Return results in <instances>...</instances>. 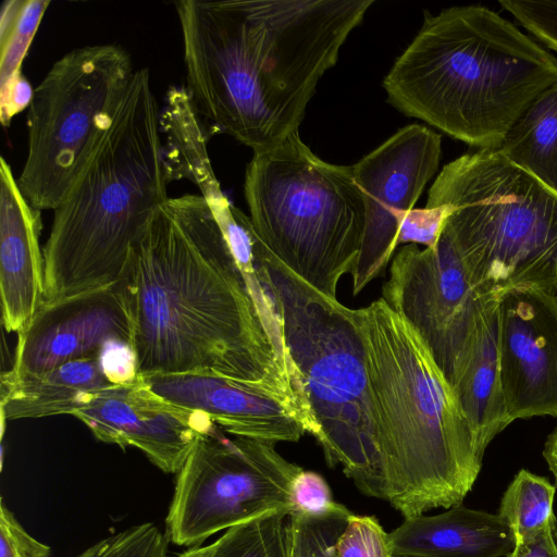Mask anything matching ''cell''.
Wrapping results in <instances>:
<instances>
[{"instance_id":"e575fe53","label":"cell","mask_w":557,"mask_h":557,"mask_svg":"<svg viewBox=\"0 0 557 557\" xmlns=\"http://www.w3.org/2000/svg\"><path fill=\"white\" fill-rule=\"evenodd\" d=\"M544 459L554 475L555 486L557 487V426L547 437L544 449Z\"/></svg>"},{"instance_id":"d590c367","label":"cell","mask_w":557,"mask_h":557,"mask_svg":"<svg viewBox=\"0 0 557 557\" xmlns=\"http://www.w3.org/2000/svg\"><path fill=\"white\" fill-rule=\"evenodd\" d=\"M212 550V544L207 546H194L178 554L175 557H209Z\"/></svg>"},{"instance_id":"1f68e13d","label":"cell","mask_w":557,"mask_h":557,"mask_svg":"<svg viewBox=\"0 0 557 557\" xmlns=\"http://www.w3.org/2000/svg\"><path fill=\"white\" fill-rule=\"evenodd\" d=\"M34 90L22 72L0 86V116L3 126H9L14 115L29 108Z\"/></svg>"},{"instance_id":"836d02e7","label":"cell","mask_w":557,"mask_h":557,"mask_svg":"<svg viewBox=\"0 0 557 557\" xmlns=\"http://www.w3.org/2000/svg\"><path fill=\"white\" fill-rule=\"evenodd\" d=\"M26 0H7L1 8L0 44L14 28Z\"/></svg>"},{"instance_id":"8992f818","label":"cell","mask_w":557,"mask_h":557,"mask_svg":"<svg viewBox=\"0 0 557 557\" xmlns=\"http://www.w3.org/2000/svg\"><path fill=\"white\" fill-rule=\"evenodd\" d=\"M257 275L271 296L286 347L297 366L317 441L331 467L341 466L366 496L383 499L372 401L356 309L310 286L258 237Z\"/></svg>"},{"instance_id":"7a4b0ae2","label":"cell","mask_w":557,"mask_h":557,"mask_svg":"<svg viewBox=\"0 0 557 557\" xmlns=\"http://www.w3.org/2000/svg\"><path fill=\"white\" fill-rule=\"evenodd\" d=\"M374 0H182L186 90L213 133L253 152L298 132Z\"/></svg>"},{"instance_id":"6da1fadb","label":"cell","mask_w":557,"mask_h":557,"mask_svg":"<svg viewBox=\"0 0 557 557\" xmlns=\"http://www.w3.org/2000/svg\"><path fill=\"white\" fill-rule=\"evenodd\" d=\"M116 284L138 376L212 373L249 383L317 433L274 302L256 267L243 273L201 195L169 198L158 209Z\"/></svg>"},{"instance_id":"d4e9b609","label":"cell","mask_w":557,"mask_h":557,"mask_svg":"<svg viewBox=\"0 0 557 557\" xmlns=\"http://www.w3.org/2000/svg\"><path fill=\"white\" fill-rule=\"evenodd\" d=\"M352 512L336 505L320 515L293 510L288 515V557H332L334 546Z\"/></svg>"},{"instance_id":"e0dca14e","label":"cell","mask_w":557,"mask_h":557,"mask_svg":"<svg viewBox=\"0 0 557 557\" xmlns=\"http://www.w3.org/2000/svg\"><path fill=\"white\" fill-rule=\"evenodd\" d=\"M40 210L22 194L9 162L0 160V294L8 332L25 329L45 301Z\"/></svg>"},{"instance_id":"8fae6325","label":"cell","mask_w":557,"mask_h":557,"mask_svg":"<svg viewBox=\"0 0 557 557\" xmlns=\"http://www.w3.org/2000/svg\"><path fill=\"white\" fill-rule=\"evenodd\" d=\"M382 299L419 334L450 385L492 299L472 285L445 226L435 247L410 244L397 251Z\"/></svg>"},{"instance_id":"3957f363","label":"cell","mask_w":557,"mask_h":557,"mask_svg":"<svg viewBox=\"0 0 557 557\" xmlns=\"http://www.w3.org/2000/svg\"><path fill=\"white\" fill-rule=\"evenodd\" d=\"M383 500L410 518L462 504L485 449L414 329L380 298L356 309Z\"/></svg>"},{"instance_id":"7402d4cb","label":"cell","mask_w":557,"mask_h":557,"mask_svg":"<svg viewBox=\"0 0 557 557\" xmlns=\"http://www.w3.org/2000/svg\"><path fill=\"white\" fill-rule=\"evenodd\" d=\"M498 150L557 191V83L529 104Z\"/></svg>"},{"instance_id":"2e32d148","label":"cell","mask_w":557,"mask_h":557,"mask_svg":"<svg viewBox=\"0 0 557 557\" xmlns=\"http://www.w3.org/2000/svg\"><path fill=\"white\" fill-rule=\"evenodd\" d=\"M140 377L164 399L205 413L230 434L275 444L307 433L284 403L259 386L212 373Z\"/></svg>"},{"instance_id":"f546056e","label":"cell","mask_w":557,"mask_h":557,"mask_svg":"<svg viewBox=\"0 0 557 557\" xmlns=\"http://www.w3.org/2000/svg\"><path fill=\"white\" fill-rule=\"evenodd\" d=\"M50 546L33 537L1 500L0 557H49Z\"/></svg>"},{"instance_id":"4316f807","label":"cell","mask_w":557,"mask_h":557,"mask_svg":"<svg viewBox=\"0 0 557 557\" xmlns=\"http://www.w3.org/2000/svg\"><path fill=\"white\" fill-rule=\"evenodd\" d=\"M49 4V0H26L14 28L0 44V86L21 72V65Z\"/></svg>"},{"instance_id":"52a82bcc","label":"cell","mask_w":557,"mask_h":557,"mask_svg":"<svg viewBox=\"0 0 557 557\" xmlns=\"http://www.w3.org/2000/svg\"><path fill=\"white\" fill-rule=\"evenodd\" d=\"M441 205L453 207L445 228L483 297L522 287L557 297L555 189L498 149H479L442 169L426 207Z\"/></svg>"},{"instance_id":"ffe728a7","label":"cell","mask_w":557,"mask_h":557,"mask_svg":"<svg viewBox=\"0 0 557 557\" xmlns=\"http://www.w3.org/2000/svg\"><path fill=\"white\" fill-rule=\"evenodd\" d=\"M484 449L512 421L502 389L497 300L483 310L474 344L450 384Z\"/></svg>"},{"instance_id":"cb8c5ba5","label":"cell","mask_w":557,"mask_h":557,"mask_svg":"<svg viewBox=\"0 0 557 557\" xmlns=\"http://www.w3.org/2000/svg\"><path fill=\"white\" fill-rule=\"evenodd\" d=\"M288 515L271 511L225 530L209 557H288Z\"/></svg>"},{"instance_id":"5bb4252c","label":"cell","mask_w":557,"mask_h":557,"mask_svg":"<svg viewBox=\"0 0 557 557\" xmlns=\"http://www.w3.org/2000/svg\"><path fill=\"white\" fill-rule=\"evenodd\" d=\"M17 335L12 368L4 372L11 377L101 358L115 344H132L131 321L116 283L44 301Z\"/></svg>"},{"instance_id":"9a60e30c","label":"cell","mask_w":557,"mask_h":557,"mask_svg":"<svg viewBox=\"0 0 557 557\" xmlns=\"http://www.w3.org/2000/svg\"><path fill=\"white\" fill-rule=\"evenodd\" d=\"M73 416L103 443L134 446L160 470L177 473L211 419L154 393L137 375L94 394Z\"/></svg>"},{"instance_id":"7c38bea8","label":"cell","mask_w":557,"mask_h":557,"mask_svg":"<svg viewBox=\"0 0 557 557\" xmlns=\"http://www.w3.org/2000/svg\"><path fill=\"white\" fill-rule=\"evenodd\" d=\"M441 153V136L411 124L351 166L364 205L363 237L351 273L355 296L385 270L400 223L437 171Z\"/></svg>"},{"instance_id":"d6a6232c","label":"cell","mask_w":557,"mask_h":557,"mask_svg":"<svg viewBox=\"0 0 557 557\" xmlns=\"http://www.w3.org/2000/svg\"><path fill=\"white\" fill-rule=\"evenodd\" d=\"M555 527H547L532 539L515 543L507 557H557Z\"/></svg>"},{"instance_id":"484cf974","label":"cell","mask_w":557,"mask_h":557,"mask_svg":"<svg viewBox=\"0 0 557 557\" xmlns=\"http://www.w3.org/2000/svg\"><path fill=\"white\" fill-rule=\"evenodd\" d=\"M168 543L156 524L145 522L97 542L76 557H168Z\"/></svg>"},{"instance_id":"8d00e7d4","label":"cell","mask_w":557,"mask_h":557,"mask_svg":"<svg viewBox=\"0 0 557 557\" xmlns=\"http://www.w3.org/2000/svg\"><path fill=\"white\" fill-rule=\"evenodd\" d=\"M554 536H555V541L557 543V519H556V524H555V529H554Z\"/></svg>"},{"instance_id":"ac0fdd59","label":"cell","mask_w":557,"mask_h":557,"mask_svg":"<svg viewBox=\"0 0 557 557\" xmlns=\"http://www.w3.org/2000/svg\"><path fill=\"white\" fill-rule=\"evenodd\" d=\"M393 557H507L512 536L498 513L462 504L405 518L388 533Z\"/></svg>"},{"instance_id":"d6986e66","label":"cell","mask_w":557,"mask_h":557,"mask_svg":"<svg viewBox=\"0 0 557 557\" xmlns=\"http://www.w3.org/2000/svg\"><path fill=\"white\" fill-rule=\"evenodd\" d=\"M113 384L100 357L77 359L52 370L11 377L1 374L2 421L71 414Z\"/></svg>"},{"instance_id":"44dd1931","label":"cell","mask_w":557,"mask_h":557,"mask_svg":"<svg viewBox=\"0 0 557 557\" xmlns=\"http://www.w3.org/2000/svg\"><path fill=\"white\" fill-rule=\"evenodd\" d=\"M163 154L170 181L187 178L200 193L218 182L207 151L208 135L185 87H171L160 111Z\"/></svg>"},{"instance_id":"4dcf8cb0","label":"cell","mask_w":557,"mask_h":557,"mask_svg":"<svg viewBox=\"0 0 557 557\" xmlns=\"http://www.w3.org/2000/svg\"><path fill=\"white\" fill-rule=\"evenodd\" d=\"M290 494L292 511L320 515L336 505L327 482L314 471L302 469L292 482Z\"/></svg>"},{"instance_id":"4fadbf2b","label":"cell","mask_w":557,"mask_h":557,"mask_svg":"<svg viewBox=\"0 0 557 557\" xmlns=\"http://www.w3.org/2000/svg\"><path fill=\"white\" fill-rule=\"evenodd\" d=\"M499 372L509 418L557 417V297L537 287L497 299Z\"/></svg>"},{"instance_id":"603a6c76","label":"cell","mask_w":557,"mask_h":557,"mask_svg":"<svg viewBox=\"0 0 557 557\" xmlns=\"http://www.w3.org/2000/svg\"><path fill=\"white\" fill-rule=\"evenodd\" d=\"M556 486L546 478L521 469L507 486L498 515L508 527L513 544L524 542L547 527H555Z\"/></svg>"},{"instance_id":"83f0119b","label":"cell","mask_w":557,"mask_h":557,"mask_svg":"<svg viewBox=\"0 0 557 557\" xmlns=\"http://www.w3.org/2000/svg\"><path fill=\"white\" fill-rule=\"evenodd\" d=\"M333 557H393L388 533L375 517L352 513L334 546Z\"/></svg>"},{"instance_id":"ba28073f","label":"cell","mask_w":557,"mask_h":557,"mask_svg":"<svg viewBox=\"0 0 557 557\" xmlns=\"http://www.w3.org/2000/svg\"><path fill=\"white\" fill-rule=\"evenodd\" d=\"M245 198L265 247L322 294L336 298L355 270L364 231V205L352 168L325 162L296 132L253 152Z\"/></svg>"},{"instance_id":"9c48e42d","label":"cell","mask_w":557,"mask_h":557,"mask_svg":"<svg viewBox=\"0 0 557 557\" xmlns=\"http://www.w3.org/2000/svg\"><path fill=\"white\" fill-rule=\"evenodd\" d=\"M135 73L113 44L75 48L47 72L27 111V153L18 187L37 210L69 194L110 125Z\"/></svg>"},{"instance_id":"f1b7e54d","label":"cell","mask_w":557,"mask_h":557,"mask_svg":"<svg viewBox=\"0 0 557 557\" xmlns=\"http://www.w3.org/2000/svg\"><path fill=\"white\" fill-rule=\"evenodd\" d=\"M451 212L450 205L412 208L400 223L397 245L411 243L422 244L425 248L435 247Z\"/></svg>"},{"instance_id":"30bf717a","label":"cell","mask_w":557,"mask_h":557,"mask_svg":"<svg viewBox=\"0 0 557 557\" xmlns=\"http://www.w3.org/2000/svg\"><path fill=\"white\" fill-rule=\"evenodd\" d=\"M302 470L274 444L230 434L212 420L176 473L166 535L180 546L271 511L290 512V487Z\"/></svg>"},{"instance_id":"277c9868","label":"cell","mask_w":557,"mask_h":557,"mask_svg":"<svg viewBox=\"0 0 557 557\" xmlns=\"http://www.w3.org/2000/svg\"><path fill=\"white\" fill-rule=\"evenodd\" d=\"M557 83V57L479 4L425 12L383 81L388 102L479 149H498L518 117Z\"/></svg>"},{"instance_id":"5b68a950","label":"cell","mask_w":557,"mask_h":557,"mask_svg":"<svg viewBox=\"0 0 557 557\" xmlns=\"http://www.w3.org/2000/svg\"><path fill=\"white\" fill-rule=\"evenodd\" d=\"M160 111L149 70H136L90 160L53 210L42 250L45 301L115 284L170 198Z\"/></svg>"}]
</instances>
